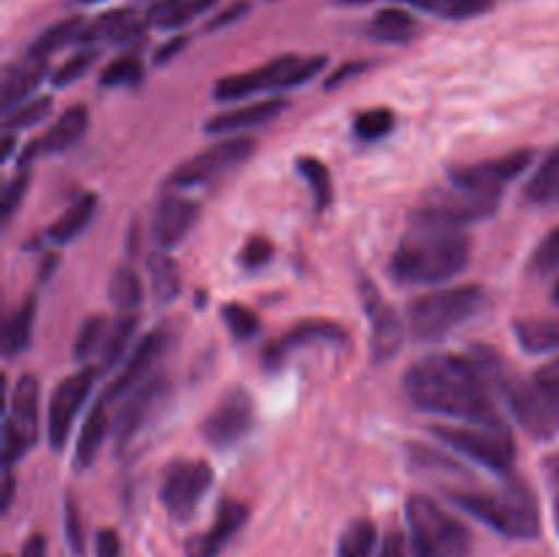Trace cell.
Segmentation results:
<instances>
[{"mask_svg": "<svg viewBox=\"0 0 559 557\" xmlns=\"http://www.w3.org/2000/svg\"><path fill=\"white\" fill-rule=\"evenodd\" d=\"M497 382L502 386L500 360L480 347L469 355L435 353L415 360L404 375V393L424 413L508 429L491 396Z\"/></svg>", "mask_w": 559, "mask_h": 557, "instance_id": "obj_1", "label": "cell"}, {"mask_svg": "<svg viewBox=\"0 0 559 557\" xmlns=\"http://www.w3.org/2000/svg\"><path fill=\"white\" fill-rule=\"evenodd\" d=\"M469 262V238L451 227H413L391 257V273L404 284H440Z\"/></svg>", "mask_w": 559, "mask_h": 557, "instance_id": "obj_2", "label": "cell"}, {"mask_svg": "<svg viewBox=\"0 0 559 557\" xmlns=\"http://www.w3.org/2000/svg\"><path fill=\"white\" fill-rule=\"evenodd\" d=\"M451 500L484 524L508 538H535L540 533V511L530 486L511 481L497 495L486 491H453Z\"/></svg>", "mask_w": 559, "mask_h": 557, "instance_id": "obj_3", "label": "cell"}, {"mask_svg": "<svg viewBox=\"0 0 559 557\" xmlns=\"http://www.w3.org/2000/svg\"><path fill=\"white\" fill-rule=\"evenodd\" d=\"M486 293L475 284L426 293L407 306V325L418 342H435L456 331L478 311H484Z\"/></svg>", "mask_w": 559, "mask_h": 557, "instance_id": "obj_4", "label": "cell"}, {"mask_svg": "<svg viewBox=\"0 0 559 557\" xmlns=\"http://www.w3.org/2000/svg\"><path fill=\"white\" fill-rule=\"evenodd\" d=\"M502 396L511 407L513 418L533 437H546L559 431V360L540 369L530 380H502Z\"/></svg>", "mask_w": 559, "mask_h": 557, "instance_id": "obj_5", "label": "cell"}, {"mask_svg": "<svg viewBox=\"0 0 559 557\" xmlns=\"http://www.w3.org/2000/svg\"><path fill=\"white\" fill-rule=\"evenodd\" d=\"M325 55H311V58H300V55H282L273 58L271 63L260 66V69L243 71V74L224 76L213 87V98L216 102H240L254 93H276L298 87L309 82L311 76L320 74L325 69Z\"/></svg>", "mask_w": 559, "mask_h": 557, "instance_id": "obj_6", "label": "cell"}, {"mask_svg": "<svg viewBox=\"0 0 559 557\" xmlns=\"http://www.w3.org/2000/svg\"><path fill=\"white\" fill-rule=\"evenodd\" d=\"M407 524L415 557H467L469 530L431 497L413 495L407 500Z\"/></svg>", "mask_w": 559, "mask_h": 557, "instance_id": "obj_7", "label": "cell"}, {"mask_svg": "<svg viewBox=\"0 0 559 557\" xmlns=\"http://www.w3.org/2000/svg\"><path fill=\"white\" fill-rule=\"evenodd\" d=\"M435 437L445 442L451 451L473 459L480 467L495 470V473H508L516 459V446L508 429H495V426H435Z\"/></svg>", "mask_w": 559, "mask_h": 557, "instance_id": "obj_8", "label": "cell"}, {"mask_svg": "<svg viewBox=\"0 0 559 557\" xmlns=\"http://www.w3.org/2000/svg\"><path fill=\"white\" fill-rule=\"evenodd\" d=\"M500 208L497 197L473 194L459 186H448V189L431 191L424 200L418 211H413V227H451L459 229L462 224L480 222V218L495 216Z\"/></svg>", "mask_w": 559, "mask_h": 557, "instance_id": "obj_9", "label": "cell"}, {"mask_svg": "<svg viewBox=\"0 0 559 557\" xmlns=\"http://www.w3.org/2000/svg\"><path fill=\"white\" fill-rule=\"evenodd\" d=\"M257 418L254 399L246 388L235 386L224 393L216 402V407L207 413V418L202 420L200 431L205 437V442L216 451H229V448L238 446L240 440H246V435L251 431Z\"/></svg>", "mask_w": 559, "mask_h": 557, "instance_id": "obj_10", "label": "cell"}, {"mask_svg": "<svg viewBox=\"0 0 559 557\" xmlns=\"http://www.w3.org/2000/svg\"><path fill=\"white\" fill-rule=\"evenodd\" d=\"M213 486L211 464L202 459H180L173 462L164 473L162 481V502L169 511V517L186 522L191 513L200 508L202 497Z\"/></svg>", "mask_w": 559, "mask_h": 557, "instance_id": "obj_11", "label": "cell"}, {"mask_svg": "<svg viewBox=\"0 0 559 557\" xmlns=\"http://www.w3.org/2000/svg\"><path fill=\"white\" fill-rule=\"evenodd\" d=\"M533 158V151H524L522 147V151L506 153V156L451 167L448 178H451V183L459 186V189H467L473 191V194L497 197V200H500L502 189H506L511 180H516L524 169H530Z\"/></svg>", "mask_w": 559, "mask_h": 557, "instance_id": "obj_12", "label": "cell"}, {"mask_svg": "<svg viewBox=\"0 0 559 557\" xmlns=\"http://www.w3.org/2000/svg\"><path fill=\"white\" fill-rule=\"evenodd\" d=\"M358 295L360 304H364L366 315L371 322V336H369V355L377 366L388 364L399 355L404 344V322L396 315L391 304L385 300V295L380 293L374 282L369 276L358 278Z\"/></svg>", "mask_w": 559, "mask_h": 557, "instance_id": "obj_13", "label": "cell"}, {"mask_svg": "<svg viewBox=\"0 0 559 557\" xmlns=\"http://www.w3.org/2000/svg\"><path fill=\"white\" fill-rule=\"evenodd\" d=\"M38 440V382L36 377L22 375L11 393L9 415H5V462L11 464L25 457Z\"/></svg>", "mask_w": 559, "mask_h": 557, "instance_id": "obj_14", "label": "cell"}, {"mask_svg": "<svg viewBox=\"0 0 559 557\" xmlns=\"http://www.w3.org/2000/svg\"><path fill=\"white\" fill-rule=\"evenodd\" d=\"M251 151H254V140L251 137H229V140L216 142L207 151L197 153L189 162L175 167L167 183L173 189H191V186L207 183V180L218 178V175L227 173L235 164L246 162L251 156Z\"/></svg>", "mask_w": 559, "mask_h": 557, "instance_id": "obj_15", "label": "cell"}, {"mask_svg": "<svg viewBox=\"0 0 559 557\" xmlns=\"http://www.w3.org/2000/svg\"><path fill=\"white\" fill-rule=\"evenodd\" d=\"M93 377H96V369H80L74 375H69L66 380L58 382V388L49 396V410H47V437L49 446L55 451L66 446L71 435V426H74V418L80 415L82 404H85L87 393L93 388Z\"/></svg>", "mask_w": 559, "mask_h": 557, "instance_id": "obj_16", "label": "cell"}, {"mask_svg": "<svg viewBox=\"0 0 559 557\" xmlns=\"http://www.w3.org/2000/svg\"><path fill=\"white\" fill-rule=\"evenodd\" d=\"M347 339H349V333L333 320H322V317L300 320L298 325L289 328L284 336L273 339V342L267 344L265 353H262V366H265V371H276V369H282L284 360H287L295 349L309 347V344H314V342L344 344Z\"/></svg>", "mask_w": 559, "mask_h": 557, "instance_id": "obj_17", "label": "cell"}, {"mask_svg": "<svg viewBox=\"0 0 559 557\" xmlns=\"http://www.w3.org/2000/svg\"><path fill=\"white\" fill-rule=\"evenodd\" d=\"M164 393H167V380H164L162 375L151 377V380H145L142 386H136L134 391H131V396L126 399L123 407L115 415L112 429L118 448H123L126 442H131L140 435V429L145 426V420L151 418L153 410L158 407Z\"/></svg>", "mask_w": 559, "mask_h": 557, "instance_id": "obj_18", "label": "cell"}, {"mask_svg": "<svg viewBox=\"0 0 559 557\" xmlns=\"http://www.w3.org/2000/svg\"><path fill=\"white\" fill-rule=\"evenodd\" d=\"M87 123H91V115H87V107L82 104H74V107L66 109L41 137H36L33 142H27L25 151L20 156V167L22 164L33 162L38 156H49V153H63L69 151L74 142H80L85 137Z\"/></svg>", "mask_w": 559, "mask_h": 557, "instance_id": "obj_19", "label": "cell"}, {"mask_svg": "<svg viewBox=\"0 0 559 557\" xmlns=\"http://www.w3.org/2000/svg\"><path fill=\"white\" fill-rule=\"evenodd\" d=\"M197 213H200V205L189 197L180 194H167L158 200V205L153 208L151 218V235L162 249H173L180 240L189 235V229L194 227Z\"/></svg>", "mask_w": 559, "mask_h": 557, "instance_id": "obj_20", "label": "cell"}, {"mask_svg": "<svg viewBox=\"0 0 559 557\" xmlns=\"http://www.w3.org/2000/svg\"><path fill=\"white\" fill-rule=\"evenodd\" d=\"M246 519H249V508H246L243 502L222 500V506H218L216 519H213L211 528L186 544V555L189 557H216L218 552H222L224 546L233 541V535L243 528Z\"/></svg>", "mask_w": 559, "mask_h": 557, "instance_id": "obj_21", "label": "cell"}, {"mask_svg": "<svg viewBox=\"0 0 559 557\" xmlns=\"http://www.w3.org/2000/svg\"><path fill=\"white\" fill-rule=\"evenodd\" d=\"M164 347H167V331H164V328H158V331L147 333V336L142 339V342L134 347L131 358L126 360L123 371H120V375L115 377L112 382H109L107 391L102 393L104 402L112 404L115 399L123 396L126 391H134V388L140 386L142 377H145V371L151 369L153 364H156V358H158V355H162Z\"/></svg>", "mask_w": 559, "mask_h": 557, "instance_id": "obj_22", "label": "cell"}, {"mask_svg": "<svg viewBox=\"0 0 559 557\" xmlns=\"http://www.w3.org/2000/svg\"><path fill=\"white\" fill-rule=\"evenodd\" d=\"M151 25L147 20H142L134 9H115L104 11L96 22L82 31L80 42L93 44V42H112V44H126V42H140L145 36V27Z\"/></svg>", "mask_w": 559, "mask_h": 557, "instance_id": "obj_23", "label": "cell"}, {"mask_svg": "<svg viewBox=\"0 0 559 557\" xmlns=\"http://www.w3.org/2000/svg\"><path fill=\"white\" fill-rule=\"evenodd\" d=\"M284 109H287V102H284V98H262V102L243 104V107L213 115L205 123V131L207 134H229V131L251 129V126H262L267 123V120L278 118Z\"/></svg>", "mask_w": 559, "mask_h": 557, "instance_id": "obj_24", "label": "cell"}, {"mask_svg": "<svg viewBox=\"0 0 559 557\" xmlns=\"http://www.w3.org/2000/svg\"><path fill=\"white\" fill-rule=\"evenodd\" d=\"M96 208H98V197L93 194V191H82V194L74 197V200L66 205V211L49 224L47 238L55 240V244H71V240L80 238L82 229L93 222Z\"/></svg>", "mask_w": 559, "mask_h": 557, "instance_id": "obj_25", "label": "cell"}, {"mask_svg": "<svg viewBox=\"0 0 559 557\" xmlns=\"http://www.w3.org/2000/svg\"><path fill=\"white\" fill-rule=\"evenodd\" d=\"M44 74H47V60L25 58L22 63L9 66L3 74V91H0V104H3L5 112L20 107V102H25V96L36 91Z\"/></svg>", "mask_w": 559, "mask_h": 557, "instance_id": "obj_26", "label": "cell"}, {"mask_svg": "<svg viewBox=\"0 0 559 557\" xmlns=\"http://www.w3.org/2000/svg\"><path fill=\"white\" fill-rule=\"evenodd\" d=\"M216 3L218 0H153L145 20L151 25L164 27V31H175V27L189 25L194 16L211 11Z\"/></svg>", "mask_w": 559, "mask_h": 557, "instance_id": "obj_27", "label": "cell"}, {"mask_svg": "<svg viewBox=\"0 0 559 557\" xmlns=\"http://www.w3.org/2000/svg\"><path fill=\"white\" fill-rule=\"evenodd\" d=\"M109 435V418H107V402L98 399L96 404L87 413L85 424H82L80 440H76V453H74V464L80 470L91 467L96 462V453L102 448V442L107 440Z\"/></svg>", "mask_w": 559, "mask_h": 557, "instance_id": "obj_28", "label": "cell"}, {"mask_svg": "<svg viewBox=\"0 0 559 557\" xmlns=\"http://www.w3.org/2000/svg\"><path fill=\"white\" fill-rule=\"evenodd\" d=\"M85 27H87V22L82 20V16H66V20L55 22V25H49L47 31L38 33L36 42H33L31 49H27V58L47 60L49 55H55L58 49H63L66 44L80 42V36Z\"/></svg>", "mask_w": 559, "mask_h": 557, "instance_id": "obj_29", "label": "cell"}, {"mask_svg": "<svg viewBox=\"0 0 559 557\" xmlns=\"http://www.w3.org/2000/svg\"><path fill=\"white\" fill-rule=\"evenodd\" d=\"M524 197L533 205H559V145L540 162L524 186Z\"/></svg>", "mask_w": 559, "mask_h": 557, "instance_id": "obj_30", "label": "cell"}, {"mask_svg": "<svg viewBox=\"0 0 559 557\" xmlns=\"http://www.w3.org/2000/svg\"><path fill=\"white\" fill-rule=\"evenodd\" d=\"M147 276H151L153 298L158 304H173L180 295V268L167 251H156L147 257Z\"/></svg>", "mask_w": 559, "mask_h": 557, "instance_id": "obj_31", "label": "cell"}, {"mask_svg": "<svg viewBox=\"0 0 559 557\" xmlns=\"http://www.w3.org/2000/svg\"><path fill=\"white\" fill-rule=\"evenodd\" d=\"M366 33H369L374 42L402 44L415 33V16L404 9H382L377 11L374 20L369 22Z\"/></svg>", "mask_w": 559, "mask_h": 557, "instance_id": "obj_32", "label": "cell"}, {"mask_svg": "<svg viewBox=\"0 0 559 557\" xmlns=\"http://www.w3.org/2000/svg\"><path fill=\"white\" fill-rule=\"evenodd\" d=\"M519 344L527 353L544 355L559 349V320H519L513 325Z\"/></svg>", "mask_w": 559, "mask_h": 557, "instance_id": "obj_33", "label": "cell"}, {"mask_svg": "<svg viewBox=\"0 0 559 557\" xmlns=\"http://www.w3.org/2000/svg\"><path fill=\"white\" fill-rule=\"evenodd\" d=\"M142 298H145V287H142L140 273L129 265L115 268L112 278H109V300L115 304V309L131 315L140 309Z\"/></svg>", "mask_w": 559, "mask_h": 557, "instance_id": "obj_34", "label": "cell"}, {"mask_svg": "<svg viewBox=\"0 0 559 557\" xmlns=\"http://www.w3.org/2000/svg\"><path fill=\"white\" fill-rule=\"evenodd\" d=\"M33 322H36V298L22 300L20 309L9 317L5 322V333H3V353L5 358H14L20 355L22 349H27L33 336Z\"/></svg>", "mask_w": 559, "mask_h": 557, "instance_id": "obj_35", "label": "cell"}, {"mask_svg": "<svg viewBox=\"0 0 559 557\" xmlns=\"http://www.w3.org/2000/svg\"><path fill=\"white\" fill-rule=\"evenodd\" d=\"M295 167H298L300 178L309 183L311 197H314V211L322 213L333 202L331 169H328L325 162H320V158H314V156H300L298 162H295Z\"/></svg>", "mask_w": 559, "mask_h": 557, "instance_id": "obj_36", "label": "cell"}, {"mask_svg": "<svg viewBox=\"0 0 559 557\" xmlns=\"http://www.w3.org/2000/svg\"><path fill=\"white\" fill-rule=\"evenodd\" d=\"M136 322H140L136 320V315H120L118 320L109 325L107 342H104V347H102V358H98L96 371H104V369H109V366L118 364V358L123 355V349L129 347L131 339H134Z\"/></svg>", "mask_w": 559, "mask_h": 557, "instance_id": "obj_37", "label": "cell"}, {"mask_svg": "<svg viewBox=\"0 0 559 557\" xmlns=\"http://www.w3.org/2000/svg\"><path fill=\"white\" fill-rule=\"evenodd\" d=\"M377 546V528L369 519H355L347 524L342 541H338L336 557H371Z\"/></svg>", "mask_w": 559, "mask_h": 557, "instance_id": "obj_38", "label": "cell"}, {"mask_svg": "<svg viewBox=\"0 0 559 557\" xmlns=\"http://www.w3.org/2000/svg\"><path fill=\"white\" fill-rule=\"evenodd\" d=\"M142 76H145V69H142L140 58L136 55H120L115 58L107 69L98 76V85L102 87H129L140 85Z\"/></svg>", "mask_w": 559, "mask_h": 557, "instance_id": "obj_39", "label": "cell"}, {"mask_svg": "<svg viewBox=\"0 0 559 557\" xmlns=\"http://www.w3.org/2000/svg\"><path fill=\"white\" fill-rule=\"evenodd\" d=\"M393 126H396V115H393L388 107H377V109H366V112H360L358 118H355L353 129L358 140L377 142L382 140V137L391 134Z\"/></svg>", "mask_w": 559, "mask_h": 557, "instance_id": "obj_40", "label": "cell"}, {"mask_svg": "<svg viewBox=\"0 0 559 557\" xmlns=\"http://www.w3.org/2000/svg\"><path fill=\"white\" fill-rule=\"evenodd\" d=\"M107 317L102 315H93L82 322L80 333H76V342H74V358L76 360H85L87 355L93 353H102L104 342H107Z\"/></svg>", "mask_w": 559, "mask_h": 557, "instance_id": "obj_41", "label": "cell"}, {"mask_svg": "<svg viewBox=\"0 0 559 557\" xmlns=\"http://www.w3.org/2000/svg\"><path fill=\"white\" fill-rule=\"evenodd\" d=\"M52 109V98H33V102H22L20 107L9 109L3 118L5 131H16V129H31V126H38Z\"/></svg>", "mask_w": 559, "mask_h": 557, "instance_id": "obj_42", "label": "cell"}, {"mask_svg": "<svg viewBox=\"0 0 559 557\" xmlns=\"http://www.w3.org/2000/svg\"><path fill=\"white\" fill-rule=\"evenodd\" d=\"M222 317L224 322H227L229 333H233L235 339H240V342L254 339L257 331H260V317H257L254 309H249V306L243 304H224Z\"/></svg>", "mask_w": 559, "mask_h": 557, "instance_id": "obj_43", "label": "cell"}, {"mask_svg": "<svg viewBox=\"0 0 559 557\" xmlns=\"http://www.w3.org/2000/svg\"><path fill=\"white\" fill-rule=\"evenodd\" d=\"M559 268V227L551 229L544 240L538 244V249L533 251V260H530V271L546 276V273L557 271Z\"/></svg>", "mask_w": 559, "mask_h": 557, "instance_id": "obj_44", "label": "cell"}, {"mask_svg": "<svg viewBox=\"0 0 559 557\" xmlns=\"http://www.w3.org/2000/svg\"><path fill=\"white\" fill-rule=\"evenodd\" d=\"M96 58H98L96 49H82V52H76L74 58L66 60V63L55 71L52 85L63 87V85H71V82H76L82 74H87V69L96 63Z\"/></svg>", "mask_w": 559, "mask_h": 557, "instance_id": "obj_45", "label": "cell"}, {"mask_svg": "<svg viewBox=\"0 0 559 557\" xmlns=\"http://www.w3.org/2000/svg\"><path fill=\"white\" fill-rule=\"evenodd\" d=\"M238 260L246 271H260V268H265L273 260V244L265 235H251L243 244V249H240Z\"/></svg>", "mask_w": 559, "mask_h": 557, "instance_id": "obj_46", "label": "cell"}, {"mask_svg": "<svg viewBox=\"0 0 559 557\" xmlns=\"http://www.w3.org/2000/svg\"><path fill=\"white\" fill-rule=\"evenodd\" d=\"M495 0H437L435 11L445 20H469V16L486 14Z\"/></svg>", "mask_w": 559, "mask_h": 557, "instance_id": "obj_47", "label": "cell"}, {"mask_svg": "<svg viewBox=\"0 0 559 557\" xmlns=\"http://www.w3.org/2000/svg\"><path fill=\"white\" fill-rule=\"evenodd\" d=\"M63 530L71 552H74V555H82V552H85V530H82L80 506H76V500L71 495L66 497L63 502Z\"/></svg>", "mask_w": 559, "mask_h": 557, "instance_id": "obj_48", "label": "cell"}, {"mask_svg": "<svg viewBox=\"0 0 559 557\" xmlns=\"http://www.w3.org/2000/svg\"><path fill=\"white\" fill-rule=\"evenodd\" d=\"M27 183H31V175H27V169H22V167H20V173H16L14 178L9 180V183H5L3 202H0V213H3V222H9V218L14 216L16 205H20L22 197H25Z\"/></svg>", "mask_w": 559, "mask_h": 557, "instance_id": "obj_49", "label": "cell"}, {"mask_svg": "<svg viewBox=\"0 0 559 557\" xmlns=\"http://www.w3.org/2000/svg\"><path fill=\"white\" fill-rule=\"evenodd\" d=\"M249 0H235L233 5H229L227 11H222V14L218 16H213L211 22H207V31H218V27H227V25H233L235 20H240V16L243 14H249Z\"/></svg>", "mask_w": 559, "mask_h": 557, "instance_id": "obj_50", "label": "cell"}, {"mask_svg": "<svg viewBox=\"0 0 559 557\" xmlns=\"http://www.w3.org/2000/svg\"><path fill=\"white\" fill-rule=\"evenodd\" d=\"M544 470H546V481H549L551 511H555V524H557V530H559V457L546 459Z\"/></svg>", "mask_w": 559, "mask_h": 557, "instance_id": "obj_51", "label": "cell"}, {"mask_svg": "<svg viewBox=\"0 0 559 557\" xmlns=\"http://www.w3.org/2000/svg\"><path fill=\"white\" fill-rule=\"evenodd\" d=\"M96 557H120V538L115 530L104 528L96 535Z\"/></svg>", "mask_w": 559, "mask_h": 557, "instance_id": "obj_52", "label": "cell"}, {"mask_svg": "<svg viewBox=\"0 0 559 557\" xmlns=\"http://www.w3.org/2000/svg\"><path fill=\"white\" fill-rule=\"evenodd\" d=\"M186 42H189V38H186V36H175V38H169L167 44H162V47H158L156 52H153V63H156V66L169 63V60H173L175 55H178L180 49L186 47Z\"/></svg>", "mask_w": 559, "mask_h": 557, "instance_id": "obj_53", "label": "cell"}, {"mask_svg": "<svg viewBox=\"0 0 559 557\" xmlns=\"http://www.w3.org/2000/svg\"><path fill=\"white\" fill-rule=\"evenodd\" d=\"M366 69H369V63H364V60H358V63H344V66H338L336 74L328 76L325 87H338L344 80H349V76L360 74V71H366Z\"/></svg>", "mask_w": 559, "mask_h": 557, "instance_id": "obj_54", "label": "cell"}, {"mask_svg": "<svg viewBox=\"0 0 559 557\" xmlns=\"http://www.w3.org/2000/svg\"><path fill=\"white\" fill-rule=\"evenodd\" d=\"M380 557H407V544H404V535L402 533L388 535V541H385V546H382Z\"/></svg>", "mask_w": 559, "mask_h": 557, "instance_id": "obj_55", "label": "cell"}, {"mask_svg": "<svg viewBox=\"0 0 559 557\" xmlns=\"http://www.w3.org/2000/svg\"><path fill=\"white\" fill-rule=\"evenodd\" d=\"M20 557H47V538L44 535H31L22 546V555Z\"/></svg>", "mask_w": 559, "mask_h": 557, "instance_id": "obj_56", "label": "cell"}, {"mask_svg": "<svg viewBox=\"0 0 559 557\" xmlns=\"http://www.w3.org/2000/svg\"><path fill=\"white\" fill-rule=\"evenodd\" d=\"M11 500H14V475H11V467H9V473H5V491H3V511H9Z\"/></svg>", "mask_w": 559, "mask_h": 557, "instance_id": "obj_57", "label": "cell"}, {"mask_svg": "<svg viewBox=\"0 0 559 557\" xmlns=\"http://www.w3.org/2000/svg\"><path fill=\"white\" fill-rule=\"evenodd\" d=\"M399 3H407V5H415V9H424V11H435L437 0H399Z\"/></svg>", "mask_w": 559, "mask_h": 557, "instance_id": "obj_58", "label": "cell"}, {"mask_svg": "<svg viewBox=\"0 0 559 557\" xmlns=\"http://www.w3.org/2000/svg\"><path fill=\"white\" fill-rule=\"evenodd\" d=\"M11 147H14V137H5V142H3V158H9L11 156Z\"/></svg>", "mask_w": 559, "mask_h": 557, "instance_id": "obj_59", "label": "cell"}, {"mask_svg": "<svg viewBox=\"0 0 559 557\" xmlns=\"http://www.w3.org/2000/svg\"><path fill=\"white\" fill-rule=\"evenodd\" d=\"M338 3H349V5H360V3H369V0H338Z\"/></svg>", "mask_w": 559, "mask_h": 557, "instance_id": "obj_60", "label": "cell"}, {"mask_svg": "<svg viewBox=\"0 0 559 557\" xmlns=\"http://www.w3.org/2000/svg\"><path fill=\"white\" fill-rule=\"evenodd\" d=\"M551 298H555V304H559V282L555 284V293H551Z\"/></svg>", "mask_w": 559, "mask_h": 557, "instance_id": "obj_61", "label": "cell"}, {"mask_svg": "<svg viewBox=\"0 0 559 557\" xmlns=\"http://www.w3.org/2000/svg\"><path fill=\"white\" fill-rule=\"evenodd\" d=\"M74 3H98V0H74Z\"/></svg>", "mask_w": 559, "mask_h": 557, "instance_id": "obj_62", "label": "cell"}]
</instances>
